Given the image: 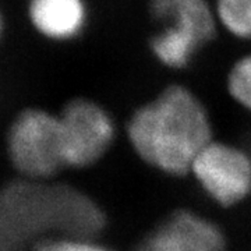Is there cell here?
Returning a JSON list of instances; mask_svg holds the SVG:
<instances>
[{"label": "cell", "instance_id": "obj_9", "mask_svg": "<svg viewBox=\"0 0 251 251\" xmlns=\"http://www.w3.org/2000/svg\"><path fill=\"white\" fill-rule=\"evenodd\" d=\"M218 27L242 42H251V0H214Z\"/></svg>", "mask_w": 251, "mask_h": 251}, {"label": "cell", "instance_id": "obj_13", "mask_svg": "<svg viewBox=\"0 0 251 251\" xmlns=\"http://www.w3.org/2000/svg\"><path fill=\"white\" fill-rule=\"evenodd\" d=\"M135 251H158V250H156L155 247H152V244H151V243L145 239L143 244H140V246L137 247V250Z\"/></svg>", "mask_w": 251, "mask_h": 251}, {"label": "cell", "instance_id": "obj_7", "mask_svg": "<svg viewBox=\"0 0 251 251\" xmlns=\"http://www.w3.org/2000/svg\"><path fill=\"white\" fill-rule=\"evenodd\" d=\"M147 240L158 251H225L222 230L190 211H177Z\"/></svg>", "mask_w": 251, "mask_h": 251}, {"label": "cell", "instance_id": "obj_12", "mask_svg": "<svg viewBox=\"0 0 251 251\" xmlns=\"http://www.w3.org/2000/svg\"><path fill=\"white\" fill-rule=\"evenodd\" d=\"M56 240H52V239H42L39 242L34 244L32 247V251H56V244H54Z\"/></svg>", "mask_w": 251, "mask_h": 251}, {"label": "cell", "instance_id": "obj_2", "mask_svg": "<svg viewBox=\"0 0 251 251\" xmlns=\"http://www.w3.org/2000/svg\"><path fill=\"white\" fill-rule=\"evenodd\" d=\"M127 134L144 161L180 176L209 144L212 127L201 99L190 88L176 84L135 110Z\"/></svg>", "mask_w": 251, "mask_h": 251}, {"label": "cell", "instance_id": "obj_6", "mask_svg": "<svg viewBox=\"0 0 251 251\" xmlns=\"http://www.w3.org/2000/svg\"><path fill=\"white\" fill-rule=\"evenodd\" d=\"M191 168L201 187L221 205H234L251 191V159L227 144L209 143Z\"/></svg>", "mask_w": 251, "mask_h": 251}, {"label": "cell", "instance_id": "obj_8", "mask_svg": "<svg viewBox=\"0 0 251 251\" xmlns=\"http://www.w3.org/2000/svg\"><path fill=\"white\" fill-rule=\"evenodd\" d=\"M29 23L39 35L53 42L77 39L90 20L87 0H29Z\"/></svg>", "mask_w": 251, "mask_h": 251}, {"label": "cell", "instance_id": "obj_11", "mask_svg": "<svg viewBox=\"0 0 251 251\" xmlns=\"http://www.w3.org/2000/svg\"><path fill=\"white\" fill-rule=\"evenodd\" d=\"M54 244H56V251H113L105 246L90 242L88 239L66 237L56 240Z\"/></svg>", "mask_w": 251, "mask_h": 251}, {"label": "cell", "instance_id": "obj_10", "mask_svg": "<svg viewBox=\"0 0 251 251\" xmlns=\"http://www.w3.org/2000/svg\"><path fill=\"white\" fill-rule=\"evenodd\" d=\"M226 87L233 100L251 112V50L242 54L230 66Z\"/></svg>", "mask_w": 251, "mask_h": 251}, {"label": "cell", "instance_id": "obj_4", "mask_svg": "<svg viewBox=\"0 0 251 251\" xmlns=\"http://www.w3.org/2000/svg\"><path fill=\"white\" fill-rule=\"evenodd\" d=\"M10 161L24 179L54 176L64 165L60 117L44 109L21 112L7 135Z\"/></svg>", "mask_w": 251, "mask_h": 251}, {"label": "cell", "instance_id": "obj_1", "mask_svg": "<svg viewBox=\"0 0 251 251\" xmlns=\"http://www.w3.org/2000/svg\"><path fill=\"white\" fill-rule=\"evenodd\" d=\"M103 226L100 208L75 188L29 179L0 188V251H25L50 230L88 239Z\"/></svg>", "mask_w": 251, "mask_h": 251}, {"label": "cell", "instance_id": "obj_3", "mask_svg": "<svg viewBox=\"0 0 251 251\" xmlns=\"http://www.w3.org/2000/svg\"><path fill=\"white\" fill-rule=\"evenodd\" d=\"M150 13L161 28L150 38V50L161 66L181 70L218 32L209 0H151Z\"/></svg>", "mask_w": 251, "mask_h": 251}, {"label": "cell", "instance_id": "obj_5", "mask_svg": "<svg viewBox=\"0 0 251 251\" xmlns=\"http://www.w3.org/2000/svg\"><path fill=\"white\" fill-rule=\"evenodd\" d=\"M66 166L87 168L99 161L115 138V122L99 103L85 98L70 100L59 115Z\"/></svg>", "mask_w": 251, "mask_h": 251}, {"label": "cell", "instance_id": "obj_14", "mask_svg": "<svg viewBox=\"0 0 251 251\" xmlns=\"http://www.w3.org/2000/svg\"><path fill=\"white\" fill-rule=\"evenodd\" d=\"M3 34V18H1V13H0V38Z\"/></svg>", "mask_w": 251, "mask_h": 251}]
</instances>
